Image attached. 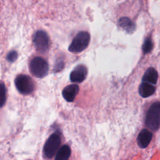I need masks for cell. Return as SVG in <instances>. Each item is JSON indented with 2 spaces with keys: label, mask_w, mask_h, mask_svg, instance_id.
Returning a JSON list of instances; mask_svg holds the SVG:
<instances>
[{
  "label": "cell",
  "mask_w": 160,
  "mask_h": 160,
  "mask_svg": "<svg viewBox=\"0 0 160 160\" xmlns=\"http://www.w3.org/2000/svg\"><path fill=\"white\" fill-rule=\"evenodd\" d=\"M33 42L37 51L41 53L47 51L49 44V39L47 33L43 31H38L34 36Z\"/></svg>",
  "instance_id": "cell-6"
},
{
  "label": "cell",
  "mask_w": 160,
  "mask_h": 160,
  "mask_svg": "<svg viewBox=\"0 0 160 160\" xmlns=\"http://www.w3.org/2000/svg\"><path fill=\"white\" fill-rule=\"evenodd\" d=\"M152 133L147 129H143L139 133L137 138V142L141 148H146L151 141Z\"/></svg>",
  "instance_id": "cell-8"
},
{
  "label": "cell",
  "mask_w": 160,
  "mask_h": 160,
  "mask_svg": "<svg viewBox=\"0 0 160 160\" xmlns=\"http://www.w3.org/2000/svg\"><path fill=\"white\" fill-rule=\"evenodd\" d=\"M78 85L72 84L65 87L62 92L63 98L68 102H72L79 92Z\"/></svg>",
  "instance_id": "cell-9"
},
{
  "label": "cell",
  "mask_w": 160,
  "mask_h": 160,
  "mask_svg": "<svg viewBox=\"0 0 160 160\" xmlns=\"http://www.w3.org/2000/svg\"><path fill=\"white\" fill-rule=\"evenodd\" d=\"M118 24L119 26L126 31L127 32H133L136 29V26L134 22L127 17H122L119 19Z\"/></svg>",
  "instance_id": "cell-12"
},
{
  "label": "cell",
  "mask_w": 160,
  "mask_h": 160,
  "mask_svg": "<svg viewBox=\"0 0 160 160\" xmlns=\"http://www.w3.org/2000/svg\"><path fill=\"white\" fill-rule=\"evenodd\" d=\"M14 83L17 89L21 94H29L34 91V82L28 75H18L14 80Z\"/></svg>",
  "instance_id": "cell-5"
},
{
  "label": "cell",
  "mask_w": 160,
  "mask_h": 160,
  "mask_svg": "<svg viewBox=\"0 0 160 160\" xmlns=\"http://www.w3.org/2000/svg\"><path fill=\"white\" fill-rule=\"evenodd\" d=\"M89 41L90 35L88 32H79L69 45V51L73 53L80 52L87 48Z\"/></svg>",
  "instance_id": "cell-3"
},
{
  "label": "cell",
  "mask_w": 160,
  "mask_h": 160,
  "mask_svg": "<svg viewBox=\"0 0 160 160\" xmlns=\"http://www.w3.org/2000/svg\"><path fill=\"white\" fill-rule=\"evenodd\" d=\"M18 58V53L15 51H10L7 55V59L9 62H14Z\"/></svg>",
  "instance_id": "cell-16"
},
{
  "label": "cell",
  "mask_w": 160,
  "mask_h": 160,
  "mask_svg": "<svg viewBox=\"0 0 160 160\" xmlns=\"http://www.w3.org/2000/svg\"><path fill=\"white\" fill-rule=\"evenodd\" d=\"M6 101V89L2 82L0 84V106L2 107Z\"/></svg>",
  "instance_id": "cell-14"
},
{
  "label": "cell",
  "mask_w": 160,
  "mask_h": 160,
  "mask_svg": "<svg viewBox=\"0 0 160 160\" xmlns=\"http://www.w3.org/2000/svg\"><path fill=\"white\" fill-rule=\"evenodd\" d=\"M29 69L33 76L41 78L47 74L49 66L44 59L38 56L31 60L29 64Z\"/></svg>",
  "instance_id": "cell-4"
},
{
  "label": "cell",
  "mask_w": 160,
  "mask_h": 160,
  "mask_svg": "<svg viewBox=\"0 0 160 160\" xmlns=\"http://www.w3.org/2000/svg\"><path fill=\"white\" fill-rule=\"evenodd\" d=\"M155 87L148 82H142L139 87V93L142 98H148L152 95L155 92Z\"/></svg>",
  "instance_id": "cell-11"
},
{
  "label": "cell",
  "mask_w": 160,
  "mask_h": 160,
  "mask_svg": "<svg viewBox=\"0 0 160 160\" xmlns=\"http://www.w3.org/2000/svg\"><path fill=\"white\" fill-rule=\"evenodd\" d=\"M158 78V73L153 68H148L142 76V82H146L151 84H156Z\"/></svg>",
  "instance_id": "cell-10"
},
{
  "label": "cell",
  "mask_w": 160,
  "mask_h": 160,
  "mask_svg": "<svg viewBox=\"0 0 160 160\" xmlns=\"http://www.w3.org/2000/svg\"><path fill=\"white\" fill-rule=\"evenodd\" d=\"M61 142V137L58 132H55L50 135L43 148V152L45 157L48 159L52 158L59 149Z\"/></svg>",
  "instance_id": "cell-2"
},
{
  "label": "cell",
  "mask_w": 160,
  "mask_h": 160,
  "mask_svg": "<svg viewBox=\"0 0 160 160\" xmlns=\"http://www.w3.org/2000/svg\"><path fill=\"white\" fill-rule=\"evenodd\" d=\"M88 69L84 65L77 66L70 74V79L72 82H81L86 78Z\"/></svg>",
  "instance_id": "cell-7"
},
{
  "label": "cell",
  "mask_w": 160,
  "mask_h": 160,
  "mask_svg": "<svg viewBox=\"0 0 160 160\" xmlns=\"http://www.w3.org/2000/svg\"><path fill=\"white\" fill-rule=\"evenodd\" d=\"M152 47H153V44H152V41L151 39L149 38H146L145 39V41H144V43L142 46L143 52L144 54L149 52L152 50Z\"/></svg>",
  "instance_id": "cell-15"
},
{
  "label": "cell",
  "mask_w": 160,
  "mask_h": 160,
  "mask_svg": "<svg viewBox=\"0 0 160 160\" xmlns=\"http://www.w3.org/2000/svg\"><path fill=\"white\" fill-rule=\"evenodd\" d=\"M71 151L69 146L63 145L58 150L55 160H68L71 156Z\"/></svg>",
  "instance_id": "cell-13"
},
{
  "label": "cell",
  "mask_w": 160,
  "mask_h": 160,
  "mask_svg": "<svg viewBox=\"0 0 160 160\" xmlns=\"http://www.w3.org/2000/svg\"><path fill=\"white\" fill-rule=\"evenodd\" d=\"M146 126L156 131L160 128V102H154L149 108L145 119Z\"/></svg>",
  "instance_id": "cell-1"
}]
</instances>
